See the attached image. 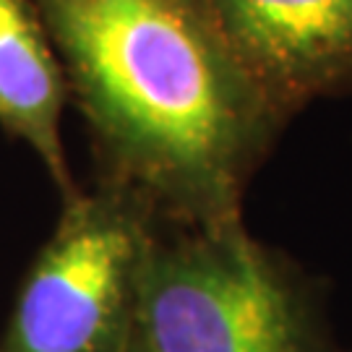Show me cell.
Here are the masks:
<instances>
[{"label": "cell", "instance_id": "obj_1", "mask_svg": "<svg viewBox=\"0 0 352 352\" xmlns=\"http://www.w3.org/2000/svg\"><path fill=\"white\" fill-rule=\"evenodd\" d=\"M87 123L100 180L167 227L243 219L289 120L240 63L209 0H34Z\"/></svg>", "mask_w": 352, "mask_h": 352}, {"label": "cell", "instance_id": "obj_2", "mask_svg": "<svg viewBox=\"0 0 352 352\" xmlns=\"http://www.w3.org/2000/svg\"><path fill=\"white\" fill-rule=\"evenodd\" d=\"M146 352H334L311 277L243 219L160 225L141 272Z\"/></svg>", "mask_w": 352, "mask_h": 352}, {"label": "cell", "instance_id": "obj_3", "mask_svg": "<svg viewBox=\"0 0 352 352\" xmlns=\"http://www.w3.org/2000/svg\"><path fill=\"white\" fill-rule=\"evenodd\" d=\"M157 230L146 204L102 180L60 201L16 292L0 352H128Z\"/></svg>", "mask_w": 352, "mask_h": 352}, {"label": "cell", "instance_id": "obj_4", "mask_svg": "<svg viewBox=\"0 0 352 352\" xmlns=\"http://www.w3.org/2000/svg\"><path fill=\"white\" fill-rule=\"evenodd\" d=\"M209 8L287 120L352 91V0H209Z\"/></svg>", "mask_w": 352, "mask_h": 352}, {"label": "cell", "instance_id": "obj_5", "mask_svg": "<svg viewBox=\"0 0 352 352\" xmlns=\"http://www.w3.org/2000/svg\"><path fill=\"white\" fill-rule=\"evenodd\" d=\"M63 65L34 0H0V131L24 144L60 201L78 190L63 141Z\"/></svg>", "mask_w": 352, "mask_h": 352}, {"label": "cell", "instance_id": "obj_6", "mask_svg": "<svg viewBox=\"0 0 352 352\" xmlns=\"http://www.w3.org/2000/svg\"><path fill=\"white\" fill-rule=\"evenodd\" d=\"M128 352H146V350H144V347L139 344V340H133V344L128 347Z\"/></svg>", "mask_w": 352, "mask_h": 352}]
</instances>
